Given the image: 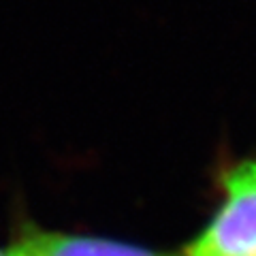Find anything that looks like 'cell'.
Masks as SVG:
<instances>
[{
	"label": "cell",
	"instance_id": "obj_1",
	"mask_svg": "<svg viewBox=\"0 0 256 256\" xmlns=\"http://www.w3.org/2000/svg\"><path fill=\"white\" fill-rule=\"evenodd\" d=\"M180 256H256V158L220 175V203Z\"/></svg>",
	"mask_w": 256,
	"mask_h": 256
},
{
	"label": "cell",
	"instance_id": "obj_2",
	"mask_svg": "<svg viewBox=\"0 0 256 256\" xmlns=\"http://www.w3.org/2000/svg\"><path fill=\"white\" fill-rule=\"evenodd\" d=\"M6 256H180L124 239L45 228L32 220L13 226Z\"/></svg>",
	"mask_w": 256,
	"mask_h": 256
},
{
	"label": "cell",
	"instance_id": "obj_3",
	"mask_svg": "<svg viewBox=\"0 0 256 256\" xmlns=\"http://www.w3.org/2000/svg\"><path fill=\"white\" fill-rule=\"evenodd\" d=\"M0 256H6V248H0Z\"/></svg>",
	"mask_w": 256,
	"mask_h": 256
}]
</instances>
